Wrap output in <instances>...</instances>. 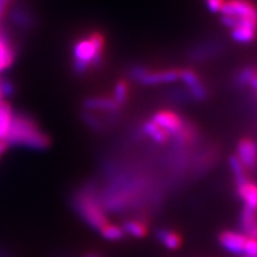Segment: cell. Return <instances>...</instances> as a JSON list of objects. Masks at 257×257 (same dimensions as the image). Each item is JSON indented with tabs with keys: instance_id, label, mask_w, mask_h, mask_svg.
<instances>
[{
	"instance_id": "603a6c76",
	"label": "cell",
	"mask_w": 257,
	"mask_h": 257,
	"mask_svg": "<svg viewBox=\"0 0 257 257\" xmlns=\"http://www.w3.org/2000/svg\"><path fill=\"white\" fill-rule=\"evenodd\" d=\"M128 95H130V88H128V83L126 80L120 79L115 82L113 89V100L117 101L118 104L123 106L127 101Z\"/></svg>"
},
{
	"instance_id": "d6a6232c",
	"label": "cell",
	"mask_w": 257,
	"mask_h": 257,
	"mask_svg": "<svg viewBox=\"0 0 257 257\" xmlns=\"http://www.w3.org/2000/svg\"><path fill=\"white\" fill-rule=\"evenodd\" d=\"M249 237H250V238H253V239L257 240V224H256V226L253 227V230L251 231V233L249 234Z\"/></svg>"
},
{
	"instance_id": "83f0119b",
	"label": "cell",
	"mask_w": 257,
	"mask_h": 257,
	"mask_svg": "<svg viewBox=\"0 0 257 257\" xmlns=\"http://www.w3.org/2000/svg\"><path fill=\"white\" fill-rule=\"evenodd\" d=\"M253 253H257V240L248 237V240L245 243V248H244L243 256L253 255Z\"/></svg>"
},
{
	"instance_id": "7402d4cb",
	"label": "cell",
	"mask_w": 257,
	"mask_h": 257,
	"mask_svg": "<svg viewBox=\"0 0 257 257\" xmlns=\"http://www.w3.org/2000/svg\"><path fill=\"white\" fill-rule=\"evenodd\" d=\"M165 96L169 101L174 102V104H188L193 102L192 95L188 89L184 88H172L168 92H166Z\"/></svg>"
},
{
	"instance_id": "9a60e30c",
	"label": "cell",
	"mask_w": 257,
	"mask_h": 257,
	"mask_svg": "<svg viewBox=\"0 0 257 257\" xmlns=\"http://www.w3.org/2000/svg\"><path fill=\"white\" fill-rule=\"evenodd\" d=\"M14 110L8 101L2 99L0 100V141H4L8 137L10 127H11L12 118H14Z\"/></svg>"
},
{
	"instance_id": "e0dca14e",
	"label": "cell",
	"mask_w": 257,
	"mask_h": 257,
	"mask_svg": "<svg viewBox=\"0 0 257 257\" xmlns=\"http://www.w3.org/2000/svg\"><path fill=\"white\" fill-rule=\"evenodd\" d=\"M257 224V212L249 210V208L243 207L242 212H240L239 216V227L240 232L249 237V234L251 233L253 227Z\"/></svg>"
},
{
	"instance_id": "7c38bea8",
	"label": "cell",
	"mask_w": 257,
	"mask_h": 257,
	"mask_svg": "<svg viewBox=\"0 0 257 257\" xmlns=\"http://www.w3.org/2000/svg\"><path fill=\"white\" fill-rule=\"evenodd\" d=\"M156 239L162 244L163 246L169 250H176L181 246L182 238L179 232L168 229V227H161L156 231Z\"/></svg>"
},
{
	"instance_id": "836d02e7",
	"label": "cell",
	"mask_w": 257,
	"mask_h": 257,
	"mask_svg": "<svg viewBox=\"0 0 257 257\" xmlns=\"http://www.w3.org/2000/svg\"><path fill=\"white\" fill-rule=\"evenodd\" d=\"M243 257H257V253H253V255H248V256H243Z\"/></svg>"
},
{
	"instance_id": "52a82bcc",
	"label": "cell",
	"mask_w": 257,
	"mask_h": 257,
	"mask_svg": "<svg viewBox=\"0 0 257 257\" xmlns=\"http://www.w3.org/2000/svg\"><path fill=\"white\" fill-rule=\"evenodd\" d=\"M237 157L240 161L246 172L257 169V142L252 138H240L237 144Z\"/></svg>"
},
{
	"instance_id": "8992f818",
	"label": "cell",
	"mask_w": 257,
	"mask_h": 257,
	"mask_svg": "<svg viewBox=\"0 0 257 257\" xmlns=\"http://www.w3.org/2000/svg\"><path fill=\"white\" fill-rule=\"evenodd\" d=\"M225 50V46L218 41L202 42L197 46L192 47L187 53V59L194 62H201L212 57L219 56Z\"/></svg>"
},
{
	"instance_id": "d4e9b609",
	"label": "cell",
	"mask_w": 257,
	"mask_h": 257,
	"mask_svg": "<svg viewBox=\"0 0 257 257\" xmlns=\"http://www.w3.org/2000/svg\"><path fill=\"white\" fill-rule=\"evenodd\" d=\"M187 89L191 93L193 101H205L210 98V91H208L207 86H205V83L202 82L194 86V87Z\"/></svg>"
},
{
	"instance_id": "e575fe53",
	"label": "cell",
	"mask_w": 257,
	"mask_h": 257,
	"mask_svg": "<svg viewBox=\"0 0 257 257\" xmlns=\"http://www.w3.org/2000/svg\"><path fill=\"white\" fill-rule=\"evenodd\" d=\"M0 100H2V93H0Z\"/></svg>"
},
{
	"instance_id": "484cf974",
	"label": "cell",
	"mask_w": 257,
	"mask_h": 257,
	"mask_svg": "<svg viewBox=\"0 0 257 257\" xmlns=\"http://www.w3.org/2000/svg\"><path fill=\"white\" fill-rule=\"evenodd\" d=\"M148 72H149V68L147 66L141 63H135L131 67H128L127 76L131 80H134V81L138 82Z\"/></svg>"
},
{
	"instance_id": "f546056e",
	"label": "cell",
	"mask_w": 257,
	"mask_h": 257,
	"mask_svg": "<svg viewBox=\"0 0 257 257\" xmlns=\"http://www.w3.org/2000/svg\"><path fill=\"white\" fill-rule=\"evenodd\" d=\"M10 0H0V19H2L6 15L9 10Z\"/></svg>"
},
{
	"instance_id": "f1b7e54d",
	"label": "cell",
	"mask_w": 257,
	"mask_h": 257,
	"mask_svg": "<svg viewBox=\"0 0 257 257\" xmlns=\"http://www.w3.org/2000/svg\"><path fill=\"white\" fill-rule=\"evenodd\" d=\"M205 4H206L208 11L216 14V12H220L224 0H205Z\"/></svg>"
},
{
	"instance_id": "1f68e13d",
	"label": "cell",
	"mask_w": 257,
	"mask_h": 257,
	"mask_svg": "<svg viewBox=\"0 0 257 257\" xmlns=\"http://www.w3.org/2000/svg\"><path fill=\"white\" fill-rule=\"evenodd\" d=\"M8 144H6L4 141H0V157H2L3 154L6 152V149H8Z\"/></svg>"
},
{
	"instance_id": "2e32d148",
	"label": "cell",
	"mask_w": 257,
	"mask_h": 257,
	"mask_svg": "<svg viewBox=\"0 0 257 257\" xmlns=\"http://www.w3.org/2000/svg\"><path fill=\"white\" fill-rule=\"evenodd\" d=\"M121 227H123L125 234H130L135 238H143L149 231L148 224L143 219H127L124 221Z\"/></svg>"
},
{
	"instance_id": "4fadbf2b",
	"label": "cell",
	"mask_w": 257,
	"mask_h": 257,
	"mask_svg": "<svg viewBox=\"0 0 257 257\" xmlns=\"http://www.w3.org/2000/svg\"><path fill=\"white\" fill-rule=\"evenodd\" d=\"M16 53L10 38L5 34L0 32V73L8 69L14 63Z\"/></svg>"
},
{
	"instance_id": "ffe728a7",
	"label": "cell",
	"mask_w": 257,
	"mask_h": 257,
	"mask_svg": "<svg viewBox=\"0 0 257 257\" xmlns=\"http://www.w3.org/2000/svg\"><path fill=\"white\" fill-rule=\"evenodd\" d=\"M101 233V236L104 237L106 240H111V242H118L125 238V234L123 227L119 225L107 223L102 229L99 231Z\"/></svg>"
},
{
	"instance_id": "30bf717a",
	"label": "cell",
	"mask_w": 257,
	"mask_h": 257,
	"mask_svg": "<svg viewBox=\"0 0 257 257\" xmlns=\"http://www.w3.org/2000/svg\"><path fill=\"white\" fill-rule=\"evenodd\" d=\"M123 106L107 96H88L82 101V108L86 111H101L106 113L111 112H121Z\"/></svg>"
},
{
	"instance_id": "277c9868",
	"label": "cell",
	"mask_w": 257,
	"mask_h": 257,
	"mask_svg": "<svg viewBox=\"0 0 257 257\" xmlns=\"http://www.w3.org/2000/svg\"><path fill=\"white\" fill-rule=\"evenodd\" d=\"M221 16L251 18L257 22V6L250 0H226L220 10Z\"/></svg>"
},
{
	"instance_id": "5bb4252c",
	"label": "cell",
	"mask_w": 257,
	"mask_h": 257,
	"mask_svg": "<svg viewBox=\"0 0 257 257\" xmlns=\"http://www.w3.org/2000/svg\"><path fill=\"white\" fill-rule=\"evenodd\" d=\"M141 134L144 135V136L149 137L150 140H153L154 142L159 144H165L169 141V135L166 133L165 130H162L160 126L154 123L152 120H146L143 121L142 125H141Z\"/></svg>"
},
{
	"instance_id": "3957f363",
	"label": "cell",
	"mask_w": 257,
	"mask_h": 257,
	"mask_svg": "<svg viewBox=\"0 0 257 257\" xmlns=\"http://www.w3.org/2000/svg\"><path fill=\"white\" fill-rule=\"evenodd\" d=\"M150 120L154 121L162 130H165L169 135V137H172L181 130L185 117L172 110H161L155 112Z\"/></svg>"
},
{
	"instance_id": "4dcf8cb0",
	"label": "cell",
	"mask_w": 257,
	"mask_h": 257,
	"mask_svg": "<svg viewBox=\"0 0 257 257\" xmlns=\"http://www.w3.org/2000/svg\"><path fill=\"white\" fill-rule=\"evenodd\" d=\"M83 257H105V256L101 255V253L98 251H88L83 255Z\"/></svg>"
},
{
	"instance_id": "6da1fadb",
	"label": "cell",
	"mask_w": 257,
	"mask_h": 257,
	"mask_svg": "<svg viewBox=\"0 0 257 257\" xmlns=\"http://www.w3.org/2000/svg\"><path fill=\"white\" fill-rule=\"evenodd\" d=\"M5 143L8 144V147L46 150L50 147L51 140L31 115L23 112H15Z\"/></svg>"
},
{
	"instance_id": "4316f807",
	"label": "cell",
	"mask_w": 257,
	"mask_h": 257,
	"mask_svg": "<svg viewBox=\"0 0 257 257\" xmlns=\"http://www.w3.org/2000/svg\"><path fill=\"white\" fill-rule=\"evenodd\" d=\"M15 91V86L10 80L3 79L0 80V93H2V98L3 96H10L14 94Z\"/></svg>"
},
{
	"instance_id": "9c48e42d",
	"label": "cell",
	"mask_w": 257,
	"mask_h": 257,
	"mask_svg": "<svg viewBox=\"0 0 257 257\" xmlns=\"http://www.w3.org/2000/svg\"><path fill=\"white\" fill-rule=\"evenodd\" d=\"M237 197L243 202V207L257 212V182L250 180L234 185Z\"/></svg>"
},
{
	"instance_id": "7a4b0ae2",
	"label": "cell",
	"mask_w": 257,
	"mask_h": 257,
	"mask_svg": "<svg viewBox=\"0 0 257 257\" xmlns=\"http://www.w3.org/2000/svg\"><path fill=\"white\" fill-rule=\"evenodd\" d=\"M73 202L79 216L92 229L100 231L106 224L110 223L105 211L102 210L101 204L96 200L94 192L89 188V186H86L83 189L76 192L73 198Z\"/></svg>"
},
{
	"instance_id": "44dd1931",
	"label": "cell",
	"mask_w": 257,
	"mask_h": 257,
	"mask_svg": "<svg viewBox=\"0 0 257 257\" xmlns=\"http://www.w3.org/2000/svg\"><path fill=\"white\" fill-rule=\"evenodd\" d=\"M257 68L256 67H244L239 70L236 75L233 76V85L238 88L248 87L250 81H251L252 76L255 75Z\"/></svg>"
},
{
	"instance_id": "5b68a950",
	"label": "cell",
	"mask_w": 257,
	"mask_h": 257,
	"mask_svg": "<svg viewBox=\"0 0 257 257\" xmlns=\"http://www.w3.org/2000/svg\"><path fill=\"white\" fill-rule=\"evenodd\" d=\"M248 236L240 231L223 230L218 234V242L225 251L232 255H243Z\"/></svg>"
},
{
	"instance_id": "8fae6325",
	"label": "cell",
	"mask_w": 257,
	"mask_h": 257,
	"mask_svg": "<svg viewBox=\"0 0 257 257\" xmlns=\"http://www.w3.org/2000/svg\"><path fill=\"white\" fill-rule=\"evenodd\" d=\"M180 80V69L159 70V72H148L138 83L143 86H155L162 83H172Z\"/></svg>"
},
{
	"instance_id": "ac0fdd59",
	"label": "cell",
	"mask_w": 257,
	"mask_h": 257,
	"mask_svg": "<svg viewBox=\"0 0 257 257\" xmlns=\"http://www.w3.org/2000/svg\"><path fill=\"white\" fill-rule=\"evenodd\" d=\"M11 21L19 28L29 29L35 24V18L32 17L31 14L27 10L16 8L11 11Z\"/></svg>"
},
{
	"instance_id": "cb8c5ba5",
	"label": "cell",
	"mask_w": 257,
	"mask_h": 257,
	"mask_svg": "<svg viewBox=\"0 0 257 257\" xmlns=\"http://www.w3.org/2000/svg\"><path fill=\"white\" fill-rule=\"evenodd\" d=\"M180 80L187 86V88H192L194 86L199 85V83L202 82L200 78L194 70L191 68H185V69H180Z\"/></svg>"
},
{
	"instance_id": "d6986e66",
	"label": "cell",
	"mask_w": 257,
	"mask_h": 257,
	"mask_svg": "<svg viewBox=\"0 0 257 257\" xmlns=\"http://www.w3.org/2000/svg\"><path fill=\"white\" fill-rule=\"evenodd\" d=\"M229 166H230L231 172H232L234 185H238L240 182L245 181V180L249 179L248 172H246L245 168H244L242 163H240V161L238 160V157L236 155H231L229 157Z\"/></svg>"
},
{
	"instance_id": "ba28073f",
	"label": "cell",
	"mask_w": 257,
	"mask_h": 257,
	"mask_svg": "<svg viewBox=\"0 0 257 257\" xmlns=\"http://www.w3.org/2000/svg\"><path fill=\"white\" fill-rule=\"evenodd\" d=\"M231 37L240 44L252 43L257 38V22L251 18L237 17V24L231 30Z\"/></svg>"
}]
</instances>
